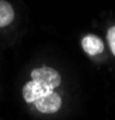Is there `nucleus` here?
<instances>
[{
	"label": "nucleus",
	"instance_id": "nucleus-1",
	"mask_svg": "<svg viewBox=\"0 0 115 120\" xmlns=\"http://www.w3.org/2000/svg\"><path fill=\"white\" fill-rule=\"evenodd\" d=\"M31 79L32 81H36L51 89H54L55 87H58L61 82V77L59 73L55 69L49 67H42V68H37V69L32 70Z\"/></svg>",
	"mask_w": 115,
	"mask_h": 120
},
{
	"label": "nucleus",
	"instance_id": "nucleus-2",
	"mask_svg": "<svg viewBox=\"0 0 115 120\" xmlns=\"http://www.w3.org/2000/svg\"><path fill=\"white\" fill-rule=\"evenodd\" d=\"M36 108L42 113H54L61 106V98L59 94L51 92L35 101Z\"/></svg>",
	"mask_w": 115,
	"mask_h": 120
},
{
	"label": "nucleus",
	"instance_id": "nucleus-3",
	"mask_svg": "<svg viewBox=\"0 0 115 120\" xmlns=\"http://www.w3.org/2000/svg\"><path fill=\"white\" fill-rule=\"evenodd\" d=\"M53 92V89L47 88L44 86H42L41 83L36 82V81H29L23 88V96L25 99L26 102H35L37 99H40L41 96Z\"/></svg>",
	"mask_w": 115,
	"mask_h": 120
},
{
	"label": "nucleus",
	"instance_id": "nucleus-4",
	"mask_svg": "<svg viewBox=\"0 0 115 120\" xmlns=\"http://www.w3.org/2000/svg\"><path fill=\"white\" fill-rule=\"evenodd\" d=\"M81 45H83V49L86 54L89 55H97V54H101L103 51V43L102 41L94 36V35H89L86 37H84L83 42H81Z\"/></svg>",
	"mask_w": 115,
	"mask_h": 120
},
{
	"label": "nucleus",
	"instance_id": "nucleus-5",
	"mask_svg": "<svg viewBox=\"0 0 115 120\" xmlns=\"http://www.w3.org/2000/svg\"><path fill=\"white\" fill-rule=\"evenodd\" d=\"M13 18H14V12L11 4L5 1V0H0V27H4L11 24Z\"/></svg>",
	"mask_w": 115,
	"mask_h": 120
},
{
	"label": "nucleus",
	"instance_id": "nucleus-6",
	"mask_svg": "<svg viewBox=\"0 0 115 120\" xmlns=\"http://www.w3.org/2000/svg\"><path fill=\"white\" fill-rule=\"evenodd\" d=\"M107 38H108L110 49H111L113 54H114V56H115V26H113V27H110V29L108 30Z\"/></svg>",
	"mask_w": 115,
	"mask_h": 120
}]
</instances>
